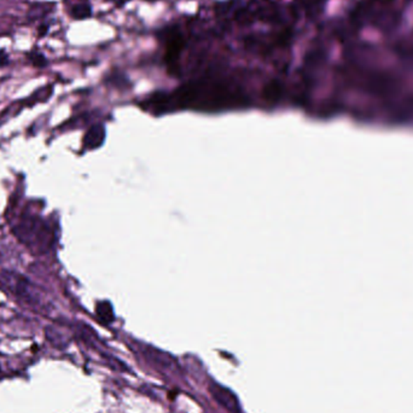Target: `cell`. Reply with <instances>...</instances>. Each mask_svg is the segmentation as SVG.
<instances>
[{
    "label": "cell",
    "instance_id": "obj_1",
    "mask_svg": "<svg viewBox=\"0 0 413 413\" xmlns=\"http://www.w3.org/2000/svg\"><path fill=\"white\" fill-rule=\"evenodd\" d=\"M157 113L172 109L190 108L219 111L247 104V97L238 87L217 80H202L180 87L172 95L157 96L150 100Z\"/></svg>",
    "mask_w": 413,
    "mask_h": 413
},
{
    "label": "cell",
    "instance_id": "obj_13",
    "mask_svg": "<svg viewBox=\"0 0 413 413\" xmlns=\"http://www.w3.org/2000/svg\"><path fill=\"white\" fill-rule=\"evenodd\" d=\"M301 3H302V6H304V9L307 10V11L314 13L316 10L320 8L323 0H301Z\"/></svg>",
    "mask_w": 413,
    "mask_h": 413
},
{
    "label": "cell",
    "instance_id": "obj_16",
    "mask_svg": "<svg viewBox=\"0 0 413 413\" xmlns=\"http://www.w3.org/2000/svg\"><path fill=\"white\" fill-rule=\"evenodd\" d=\"M110 1H113L114 4L118 5V6H123L130 0H110Z\"/></svg>",
    "mask_w": 413,
    "mask_h": 413
},
{
    "label": "cell",
    "instance_id": "obj_6",
    "mask_svg": "<svg viewBox=\"0 0 413 413\" xmlns=\"http://www.w3.org/2000/svg\"><path fill=\"white\" fill-rule=\"evenodd\" d=\"M148 363L151 364L152 367H156L158 371H165V372H178L179 365L177 361H174L172 358H168L167 356H161L160 353L156 352V356L154 354H149Z\"/></svg>",
    "mask_w": 413,
    "mask_h": 413
},
{
    "label": "cell",
    "instance_id": "obj_3",
    "mask_svg": "<svg viewBox=\"0 0 413 413\" xmlns=\"http://www.w3.org/2000/svg\"><path fill=\"white\" fill-rule=\"evenodd\" d=\"M208 389L214 400L226 409L227 412L242 413L239 399L230 388L225 387L220 383L213 382L210 383Z\"/></svg>",
    "mask_w": 413,
    "mask_h": 413
},
{
    "label": "cell",
    "instance_id": "obj_9",
    "mask_svg": "<svg viewBox=\"0 0 413 413\" xmlns=\"http://www.w3.org/2000/svg\"><path fill=\"white\" fill-rule=\"evenodd\" d=\"M96 314L97 318L100 319V322L103 323V324H110V323L114 322L113 307L107 301L97 304Z\"/></svg>",
    "mask_w": 413,
    "mask_h": 413
},
{
    "label": "cell",
    "instance_id": "obj_14",
    "mask_svg": "<svg viewBox=\"0 0 413 413\" xmlns=\"http://www.w3.org/2000/svg\"><path fill=\"white\" fill-rule=\"evenodd\" d=\"M9 56L8 53H5L3 48H0V67H5L9 65Z\"/></svg>",
    "mask_w": 413,
    "mask_h": 413
},
{
    "label": "cell",
    "instance_id": "obj_10",
    "mask_svg": "<svg viewBox=\"0 0 413 413\" xmlns=\"http://www.w3.org/2000/svg\"><path fill=\"white\" fill-rule=\"evenodd\" d=\"M28 60L32 65H34L35 68H45L48 65L46 57L43 56V53L38 51V50H33L31 53L27 55Z\"/></svg>",
    "mask_w": 413,
    "mask_h": 413
},
{
    "label": "cell",
    "instance_id": "obj_4",
    "mask_svg": "<svg viewBox=\"0 0 413 413\" xmlns=\"http://www.w3.org/2000/svg\"><path fill=\"white\" fill-rule=\"evenodd\" d=\"M1 280H3V284L9 287L10 290L15 295H18L20 299L28 301L31 304L36 301V296L33 295L29 282H27L26 279L22 278L20 274L4 272L1 276Z\"/></svg>",
    "mask_w": 413,
    "mask_h": 413
},
{
    "label": "cell",
    "instance_id": "obj_15",
    "mask_svg": "<svg viewBox=\"0 0 413 413\" xmlns=\"http://www.w3.org/2000/svg\"><path fill=\"white\" fill-rule=\"evenodd\" d=\"M48 32V25H43V26H40L39 28V35L40 36H43V35L46 34Z\"/></svg>",
    "mask_w": 413,
    "mask_h": 413
},
{
    "label": "cell",
    "instance_id": "obj_7",
    "mask_svg": "<svg viewBox=\"0 0 413 413\" xmlns=\"http://www.w3.org/2000/svg\"><path fill=\"white\" fill-rule=\"evenodd\" d=\"M104 140V127L102 125H96L87 130L86 135L83 138V148L87 150H93L98 148Z\"/></svg>",
    "mask_w": 413,
    "mask_h": 413
},
{
    "label": "cell",
    "instance_id": "obj_5",
    "mask_svg": "<svg viewBox=\"0 0 413 413\" xmlns=\"http://www.w3.org/2000/svg\"><path fill=\"white\" fill-rule=\"evenodd\" d=\"M165 43H167V55H165V58H167L168 65H174L178 61L179 56H180V53L183 51V35L180 34L177 29L170 28V29L165 32Z\"/></svg>",
    "mask_w": 413,
    "mask_h": 413
},
{
    "label": "cell",
    "instance_id": "obj_8",
    "mask_svg": "<svg viewBox=\"0 0 413 413\" xmlns=\"http://www.w3.org/2000/svg\"><path fill=\"white\" fill-rule=\"evenodd\" d=\"M69 13L75 20L88 18L92 13L91 4L87 0H79L78 3H74L70 6Z\"/></svg>",
    "mask_w": 413,
    "mask_h": 413
},
{
    "label": "cell",
    "instance_id": "obj_11",
    "mask_svg": "<svg viewBox=\"0 0 413 413\" xmlns=\"http://www.w3.org/2000/svg\"><path fill=\"white\" fill-rule=\"evenodd\" d=\"M282 95V86L278 81H272L265 88V97L267 100H277Z\"/></svg>",
    "mask_w": 413,
    "mask_h": 413
},
{
    "label": "cell",
    "instance_id": "obj_2",
    "mask_svg": "<svg viewBox=\"0 0 413 413\" xmlns=\"http://www.w3.org/2000/svg\"><path fill=\"white\" fill-rule=\"evenodd\" d=\"M13 232L21 243L36 254L48 252L55 242V236L48 222L34 215H22Z\"/></svg>",
    "mask_w": 413,
    "mask_h": 413
},
{
    "label": "cell",
    "instance_id": "obj_12",
    "mask_svg": "<svg viewBox=\"0 0 413 413\" xmlns=\"http://www.w3.org/2000/svg\"><path fill=\"white\" fill-rule=\"evenodd\" d=\"M51 95H53V87H43V88H40L39 91L35 92L34 95L28 100V103L34 104L36 102H46Z\"/></svg>",
    "mask_w": 413,
    "mask_h": 413
}]
</instances>
